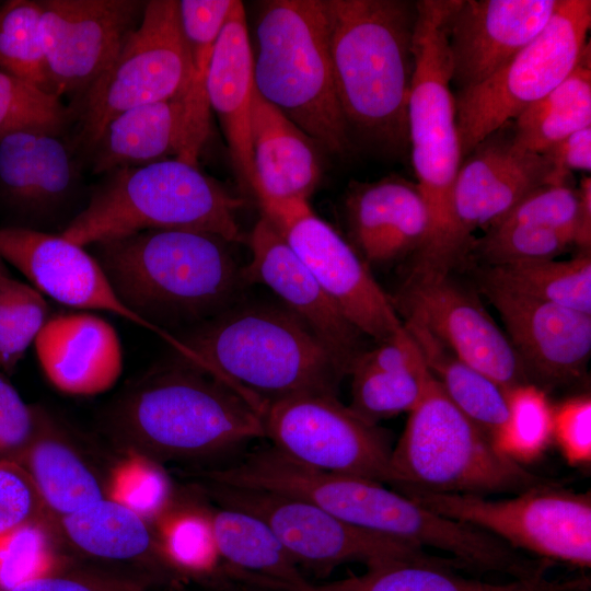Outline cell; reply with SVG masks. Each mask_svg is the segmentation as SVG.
Segmentation results:
<instances>
[{
    "label": "cell",
    "instance_id": "26",
    "mask_svg": "<svg viewBox=\"0 0 591 591\" xmlns=\"http://www.w3.org/2000/svg\"><path fill=\"white\" fill-rule=\"evenodd\" d=\"M258 202L308 200L322 177L320 144L254 90L251 111Z\"/></svg>",
    "mask_w": 591,
    "mask_h": 591
},
{
    "label": "cell",
    "instance_id": "34",
    "mask_svg": "<svg viewBox=\"0 0 591 591\" xmlns=\"http://www.w3.org/2000/svg\"><path fill=\"white\" fill-rule=\"evenodd\" d=\"M591 126V47L587 42L570 73L512 120L514 141L543 153L569 135Z\"/></svg>",
    "mask_w": 591,
    "mask_h": 591
},
{
    "label": "cell",
    "instance_id": "35",
    "mask_svg": "<svg viewBox=\"0 0 591 591\" xmlns=\"http://www.w3.org/2000/svg\"><path fill=\"white\" fill-rule=\"evenodd\" d=\"M480 286L555 303L591 314V256L487 266Z\"/></svg>",
    "mask_w": 591,
    "mask_h": 591
},
{
    "label": "cell",
    "instance_id": "18",
    "mask_svg": "<svg viewBox=\"0 0 591 591\" xmlns=\"http://www.w3.org/2000/svg\"><path fill=\"white\" fill-rule=\"evenodd\" d=\"M79 157L68 129L27 128L1 137L0 206L23 228L53 233L62 222L67 227L81 193Z\"/></svg>",
    "mask_w": 591,
    "mask_h": 591
},
{
    "label": "cell",
    "instance_id": "19",
    "mask_svg": "<svg viewBox=\"0 0 591 591\" xmlns=\"http://www.w3.org/2000/svg\"><path fill=\"white\" fill-rule=\"evenodd\" d=\"M559 0H455L448 19L454 92L473 88L507 65L548 24Z\"/></svg>",
    "mask_w": 591,
    "mask_h": 591
},
{
    "label": "cell",
    "instance_id": "9",
    "mask_svg": "<svg viewBox=\"0 0 591 591\" xmlns=\"http://www.w3.org/2000/svg\"><path fill=\"white\" fill-rule=\"evenodd\" d=\"M189 73L178 1H147L138 26L109 67L68 105L73 125L70 137L78 153L88 157L117 115L185 95Z\"/></svg>",
    "mask_w": 591,
    "mask_h": 591
},
{
    "label": "cell",
    "instance_id": "50",
    "mask_svg": "<svg viewBox=\"0 0 591 591\" xmlns=\"http://www.w3.org/2000/svg\"><path fill=\"white\" fill-rule=\"evenodd\" d=\"M553 165L551 184L569 183L572 171L591 170V126L556 142L543 152Z\"/></svg>",
    "mask_w": 591,
    "mask_h": 591
},
{
    "label": "cell",
    "instance_id": "21",
    "mask_svg": "<svg viewBox=\"0 0 591 591\" xmlns=\"http://www.w3.org/2000/svg\"><path fill=\"white\" fill-rule=\"evenodd\" d=\"M0 259L23 274L40 294L60 304L109 312L159 335L123 304L93 254L60 233L2 227Z\"/></svg>",
    "mask_w": 591,
    "mask_h": 591
},
{
    "label": "cell",
    "instance_id": "36",
    "mask_svg": "<svg viewBox=\"0 0 591 591\" xmlns=\"http://www.w3.org/2000/svg\"><path fill=\"white\" fill-rule=\"evenodd\" d=\"M350 375L352 401L349 407L372 424L410 413L422 399L432 378L428 368L415 371L382 370L359 359Z\"/></svg>",
    "mask_w": 591,
    "mask_h": 591
},
{
    "label": "cell",
    "instance_id": "42",
    "mask_svg": "<svg viewBox=\"0 0 591 591\" xmlns=\"http://www.w3.org/2000/svg\"><path fill=\"white\" fill-rule=\"evenodd\" d=\"M575 245L571 233L543 227L496 225L474 240V252L487 266H501L555 259Z\"/></svg>",
    "mask_w": 591,
    "mask_h": 591
},
{
    "label": "cell",
    "instance_id": "11",
    "mask_svg": "<svg viewBox=\"0 0 591 591\" xmlns=\"http://www.w3.org/2000/svg\"><path fill=\"white\" fill-rule=\"evenodd\" d=\"M590 26V0H559L545 28L507 65L482 83L453 92L461 160L570 73Z\"/></svg>",
    "mask_w": 591,
    "mask_h": 591
},
{
    "label": "cell",
    "instance_id": "49",
    "mask_svg": "<svg viewBox=\"0 0 591 591\" xmlns=\"http://www.w3.org/2000/svg\"><path fill=\"white\" fill-rule=\"evenodd\" d=\"M553 439L568 464L586 466L591 462V398L570 397L554 406Z\"/></svg>",
    "mask_w": 591,
    "mask_h": 591
},
{
    "label": "cell",
    "instance_id": "37",
    "mask_svg": "<svg viewBox=\"0 0 591 591\" xmlns=\"http://www.w3.org/2000/svg\"><path fill=\"white\" fill-rule=\"evenodd\" d=\"M40 14L39 1L9 0L0 4V71L50 93Z\"/></svg>",
    "mask_w": 591,
    "mask_h": 591
},
{
    "label": "cell",
    "instance_id": "53",
    "mask_svg": "<svg viewBox=\"0 0 591 591\" xmlns=\"http://www.w3.org/2000/svg\"><path fill=\"white\" fill-rule=\"evenodd\" d=\"M1 270H4V267H3L2 260L0 259V271Z\"/></svg>",
    "mask_w": 591,
    "mask_h": 591
},
{
    "label": "cell",
    "instance_id": "31",
    "mask_svg": "<svg viewBox=\"0 0 591 591\" xmlns=\"http://www.w3.org/2000/svg\"><path fill=\"white\" fill-rule=\"evenodd\" d=\"M57 524L65 545L89 557L108 561L151 559L171 567L152 524L109 497L58 519Z\"/></svg>",
    "mask_w": 591,
    "mask_h": 591
},
{
    "label": "cell",
    "instance_id": "39",
    "mask_svg": "<svg viewBox=\"0 0 591 591\" xmlns=\"http://www.w3.org/2000/svg\"><path fill=\"white\" fill-rule=\"evenodd\" d=\"M154 523L160 549L171 568L204 573L217 567L220 557L207 509L172 505Z\"/></svg>",
    "mask_w": 591,
    "mask_h": 591
},
{
    "label": "cell",
    "instance_id": "48",
    "mask_svg": "<svg viewBox=\"0 0 591 591\" xmlns=\"http://www.w3.org/2000/svg\"><path fill=\"white\" fill-rule=\"evenodd\" d=\"M61 567L15 584L7 591H150L144 578Z\"/></svg>",
    "mask_w": 591,
    "mask_h": 591
},
{
    "label": "cell",
    "instance_id": "22",
    "mask_svg": "<svg viewBox=\"0 0 591 591\" xmlns=\"http://www.w3.org/2000/svg\"><path fill=\"white\" fill-rule=\"evenodd\" d=\"M480 289L499 312L531 383L553 387L584 373L591 354V314L491 287Z\"/></svg>",
    "mask_w": 591,
    "mask_h": 591
},
{
    "label": "cell",
    "instance_id": "20",
    "mask_svg": "<svg viewBox=\"0 0 591 591\" xmlns=\"http://www.w3.org/2000/svg\"><path fill=\"white\" fill-rule=\"evenodd\" d=\"M251 262L243 268L247 282L271 289L317 337L345 376L366 350L363 334L340 312L318 281L265 218L254 225Z\"/></svg>",
    "mask_w": 591,
    "mask_h": 591
},
{
    "label": "cell",
    "instance_id": "41",
    "mask_svg": "<svg viewBox=\"0 0 591 591\" xmlns=\"http://www.w3.org/2000/svg\"><path fill=\"white\" fill-rule=\"evenodd\" d=\"M65 545L49 515L0 536V591L60 567Z\"/></svg>",
    "mask_w": 591,
    "mask_h": 591
},
{
    "label": "cell",
    "instance_id": "1",
    "mask_svg": "<svg viewBox=\"0 0 591 591\" xmlns=\"http://www.w3.org/2000/svg\"><path fill=\"white\" fill-rule=\"evenodd\" d=\"M322 2L336 93L351 140L406 155L416 1Z\"/></svg>",
    "mask_w": 591,
    "mask_h": 591
},
{
    "label": "cell",
    "instance_id": "30",
    "mask_svg": "<svg viewBox=\"0 0 591 591\" xmlns=\"http://www.w3.org/2000/svg\"><path fill=\"white\" fill-rule=\"evenodd\" d=\"M19 463L56 520L108 497L107 484L49 415Z\"/></svg>",
    "mask_w": 591,
    "mask_h": 591
},
{
    "label": "cell",
    "instance_id": "2",
    "mask_svg": "<svg viewBox=\"0 0 591 591\" xmlns=\"http://www.w3.org/2000/svg\"><path fill=\"white\" fill-rule=\"evenodd\" d=\"M229 244L206 232L147 230L91 246L123 304L179 350L165 328L221 313L244 281Z\"/></svg>",
    "mask_w": 591,
    "mask_h": 591
},
{
    "label": "cell",
    "instance_id": "46",
    "mask_svg": "<svg viewBox=\"0 0 591 591\" xmlns=\"http://www.w3.org/2000/svg\"><path fill=\"white\" fill-rule=\"evenodd\" d=\"M47 415L44 409L27 404L0 370V460L19 463Z\"/></svg>",
    "mask_w": 591,
    "mask_h": 591
},
{
    "label": "cell",
    "instance_id": "6",
    "mask_svg": "<svg viewBox=\"0 0 591 591\" xmlns=\"http://www.w3.org/2000/svg\"><path fill=\"white\" fill-rule=\"evenodd\" d=\"M255 34L259 95L326 152L349 154L354 142L336 93L322 0L263 2Z\"/></svg>",
    "mask_w": 591,
    "mask_h": 591
},
{
    "label": "cell",
    "instance_id": "45",
    "mask_svg": "<svg viewBox=\"0 0 591 591\" xmlns=\"http://www.w3.org/2000/svg\"><path fill=\"white\" fill-rule=\"evenodd\" d=\"M578 188L565 184L543 185L519 201L496 225L525 224L576 234ZM490 227V228H493Z\"/></svg>",
    "mask_w": 591,
    "mask_h": 591
},
{
    "label": "cell",
    "instance_id": "10",
    "mask_svg": "<svg viewBox=\"0 0 591 591\" xmlns=\"http://www.w3.org/2000/svg\"><path fill=\"white\" fill-rule=\"evenodd\" d=\"M445 518L477 528L515 551L551 563L591 567L590 493H576L551 482L508 499L395 489Z\"/></svg>",
    "mask_w": 591,
    "mask_h": 591
},
{
    "label": "cell",
    "instance_id": "51",
    "mask_svg": "<svg viewBox=\"0 0 591 591\" xmlns=\"http://www.w3.org/2000/svg\"><path fill=\"white\" fill-rule=\"evenodd\" d=\"M579 206L575 234V245L581 252H590L591 247V178L583 176L579 183Z\"/></svg>",
    "mask_w": 591,
    "mask_h": 591
},
{
    "label": "cell",
    "instance_id": "33",
    "mask_svg": "<svg viewBox=\"0 0 591 591\" xmlns=\"http://www.w3.org/2000/svg\"><path fill=\"white\" fill-rule=\"evenodd\" d=\"M234 0H181L178 18L189 58V84L184 95L187 143L181 161L197 165L209 135L207 76L220 33Z\"/></svg>",
    "mask_w": 591,
    "mask_h": 591
},
{
    "label": "cell",
    "instance_id": "52",
    "mask_svg": "<svg viewBox=\"0 0 591 591\" xmlns=\"http://www.w3.org/2000/svg\"><path fill=\"white\" fill-rule=\"evenodd\" d=\"M212 591H270L264 588L242 583V582H222L217 584Z\"/></svg>",
    "mask_w": 591,
    "mask_h": 591
},
{
    "label": "cell",
    "instance_id": "23",
    "mask_svg": "<svg viewBox=\"0 0 591 591\" xmlns=\"http://www.w3.org/2000/svg\"><path fill=\"white\" fill-rule=\"evenodd\" d=\"M344 208L351 245L368 266L415 254L430 234L429 211L417 183L398 175L352 183Z\"/></svg>",
    "mask_w": 591,
    "mask_h": 591
},
{
    "label": "cell",
    "instance_id": "27",
    "mask_svg": "<svg viewBox=\"0 0 591 591\" xmlns=\"http://www.w3.org/2000/svg\"><path fill=\"white\" fill-rule=\"evenodd\" d=\"M187 143L184 95L130 108L103 129L88 158L96 175L181 159Z\"/></svg>",
    "mask_w": 591,
    "mask_h": 591
},
{
    "label": "cell",
    "instance_id": "24",
    "mask_svg": "<svg viewBox=\"0 0 591 591\" xmlns=\"http://www.w3.org/2000/svg\"><path fill=\"white\" fill-rule=\"evenodd\" d=\"M40 368L60 392L93 396L112 389L123 370V354L115 328L90 313L50 316L35 339Z\"/></svg>",
    "mask_w": 591,
    "mask_h": 591
},
{
    "label": "cell",
    "instance_id": "38",
    "mask_svg": "<svg viewBox=\"0 0 591 591\" xmlns=\"http://www.w3.org/2000/svg\"><path fill=\"white\" fill-rule=\"evenodd\" d=\"M506 395L508 419L493 444L522 465L540 457L553 440L554 406L533 383L511 387Z\"/></svg>",
    "mask_w": 591,
    "mask_h": 591
},
{
    "label": "cell",
    "instance_id": "28",
    "mask_svg": "<svg viewBox=\"0 0 591 591\" xmlns=\"http://www.w3.org/2000/svg\"><path fill=\"white\" fill-rule=\"evenodd\" d=\"M208 517L230 579L270 591L309 590L311 582L260 519L222 506L208 510Z\"/></svg>",
    "mask_w": 591,
    "mask_h": 591
},
{
    "label": "cell",
    "instance_id": "4",
    "mask_svg": "<svg viewBox=\"0 0 591 591\" xmlns=\"http://www.w3.org/2000/svg\"><path fill=\"white\" fill-rule=\"evenodd\" d=\"M113 429L154 462H194L265 438L262 415L240 394L181 358L148 373L117 401Z\"/></svg>",
    "mask_w": 591,
    "mask_h": 591
},
{
    "label": "cell",
    "instance_id": "5",
    "mask_svg": "<svg viewBox=\"0 0 591 591\" xmlns=\"http://www.w3.org/2000/svg\"><path fill=\"white\" fill-rule=\"evenodd\" d=\"M243 200L197 165L169 159L104 175L82 210L60 233L83 246L147 230H192L242 240Z\"/></svg>",
    "mask_w": 591,
    "mask_h": 591
},
{
    "label": "cell",
    "instance_id": "25",
    "mask_svg": "<svg viewBox=\"0 0 591 591\" xmlns=\"http://www.w3.org/2000/svg\"><path fill=\"white\" fill-rule=\"evenodd\" d=\"M255 90L253 50L243 3L234 0L215 46L206 92L219 119L232 162L244 187L254 184L251 111Z\"/></svg>",
    "mask_w": 591,
    "mask_h": 591
},
{
    "label": "cell",
    "instance_id": "40",
    "mask_svg": "<svg viewBox=\"0 0 591 591\" xmlns=\"http://www.w3.org/2000/svg\"><path fill=\"white\" fill-rule=\"evenodd\" d=\"M49 306L35 288L0 271V370L11 372L49 318Z\"/></svg>",
    "mask_w": 591,
    "mask_h": 591
},
{
    "label": "cell",
    "instance_id": "16",
    "mask_svg": "<svg viewBox=\"0 0 591 591\" xmlns=\"http://www.w3.org/2000/svg\"><path fill=\"white\" fill-rule=\"evenodd\" d=\"M391 301L402 321L422 325L457 358L505 391L531 383L508 337L477 294L451 273H412Z\"/></svg>",
    "mask_w": 591,
    "mask_h": 591
},
{
    "label": "cell",
    "instance_id": "15",
    "mask_svg": "<svg viewBox=\"0 0 591 591\" xmlns=\"http://www.w3.org/2000/svg\"><path fill=\"white\" fill-rule=\"evenodd\" d=\"M265 217L312 273L344 316L378 344L405 326L369 266L350 243L317 217L308 200L259 204Z\"/></svg>",
    "mask_w": 591,
    "mask_h": 591
},
{
    "label": "cell",
    "instance_id": "8",
    "mask_svg": "<svg viewBox=\"0 0 591 591\" xmlns=\"http://www.w3.org/2000/svg\"><path fill=\"white\" fill-rule=\"evenodd\" d=\"M454 2L416 1L408 139L416 183L431 222L426 244L414 254L418 260L432 257L449 235L453 185L461 163L447 30Z\"/></svg>",
    "mask_w": 591,
    "mask_h": 591
},
{
    "label": "cell",
    "instance_id": "3",
    "mask_svg": "<svg viewBox=\"0 0 591 591\" xmlns=\"http://www.w3.org/2000/svg\"><path fill=\"white\" fill-rule=\"evenodd\" d=\"M177 338L190 352L183 360L227 384L260 415L269 403L291 395H336L344 378L317 337L288 309L228 308Z\"/></svg>",
    "mask_w": 591,
    "mask_h": 591
},
{
    "label": "cell",
    "instance_id": "7",
    "mask_svg": "<svg viewBox=\"0 0 591 591\" xmlns=\"http://www.w3.org/2000/svg\"><path fill=\"white\" fill-rule=\"evenodd\" d=\"M392 448L387 484L438 494L521 493L547 480L500 453L431 378Z\"/></svg>",
    "mask_w": 591,
    "mask_h": 591
},
{
    "label": "cell",
    "instance_id": "14",
    "mask_svg": "<svg viewBox=\"0 0 591 591\" xmlns=\"http://www.w3.org/2000/svg\"><path fill=\"white\" fill-rule=\"evenodd\" d=\"M273 448L317 470L387 483L392 452L387 432L335 394L302 393L269 403L263 415Z\"/></svg>",
    "mask_w": 591,
    "mask_h": 591
},
{
    "label": "cell",
    "instance_id": "32",
    "mask_svg": "<svg viewBox=\"0 0 591 591\" xmlns=\"http://www.w3.org/2000/svg\"><path fill=\"white\" fill-rule=\"evenodd\" d=\"M404 326L447 397L493 443L508 419L506 391L457 358L419 323L404 321Z\"/></svg>",
    "mask_w": 591,
    "mask_h": 591
},
{
    "label": "cell",
    "instance_id": "43",
    "mask_svg": "<svg viewBox=\"0 0 591 591\" xmlns=\"http://www.w3.org/2000/svg\"><path fill=\"white\" fill-rule=\"evenodd\" d=\"M130 452L112 472L107 483L108 497L153 524L173 505L171 483L159 463Z\"/></svg>",
    "mask_w": 591,
    "mask_h": 591
},
{
    "label": "cell",
    "instance_id": "44",
    "mask_svg": "<svg viewBox=\"0 0 591 591\" xmlns=\"http://www.w3.org/2000/svg\"><path fill=\"white\" fill-rule=\"evenodd\" d=\"M71 117L59 96L0 71V138L27 128L69 129Z\"/></svg>",
    "mask_w": 591,
    "mask_h": 591
},
{
    "label": "cell",
    "instance_id": "13",
    "mask_svg": "<svg viewBox=\"0 0 591 591\" xmlns=\"http://www.w3.org/2000/svg\"><path fill=\"white\" fill-rule=\"evenodd\" d=\"M552 173L546 154L514 141L512 120L491 132L461 160L445 242L427 262L413 265L412 271L451 273L471 252L475 230L498 223L526 195L551 184Z\"/></svg>",
    "mask_w": 591,
    "mask_h": 591
},
{
    "label": "cell",
    "instance_id": "47",
    "mask_svg": "<svg viewBox=\"0 0 591 591\" xmlns=\"http://www.w3.org/2000/svg\"><path fill=\"white\" fill-rule=\"evenodd\" d=\"M49 515L25 468L0 460V536Z\"/></svg>",
    "mask_w": 591,
    "mask_h": 591
},
{
    "label": "cell",
    "instance_id": "12",
    "mask_svg": "<svg viewBox=\"0 0 591 591\" xmlns=\"http://www.w3.org/2000/svg\"><path fill=\"white\" fill-rule=\"evenodd\" d=\"M204 491L218 506L260 519L299 566L323 573L347 563L369 567L391 561H426L438 557L408 543L380 535L280 493L205 482Z\"/></svg>",
    "mask_w": 591,
    "mask_h": 591
},
{
    "label": "cell",
    "instance_id": "17",
    "mask_svg": "<svg viewBox=\"0 0 591 591\" xmlns=\"http://www.w3.org/2000/svg\"><path fill=\"white\" fill-rule=\"evenodd\" d=\"M40 39L50 93L82 94L113 62L138 26L147 1H39Z\"/></svg>",
    "mask_w": 591,
    "mask_h": 591
},
{
    "label": "cell",
    "instance_id": "29",
    "mask_svg": "<svg viewBox=\"0 0 591 591\" xmlns=\"http://www.w3.org/2000/svg\"><path fill=\"white\" fill-rule=\"evenodd\" d=\"M461 567L452 558L426 561H391L358 576L332 582L311 583L309 591H588V576L552 579L544 569L529 578L505 583L465 578L454 571Z\"/></svg>",
    "mask_w": 591,
    "mask_h": 591
}]
</instances>
